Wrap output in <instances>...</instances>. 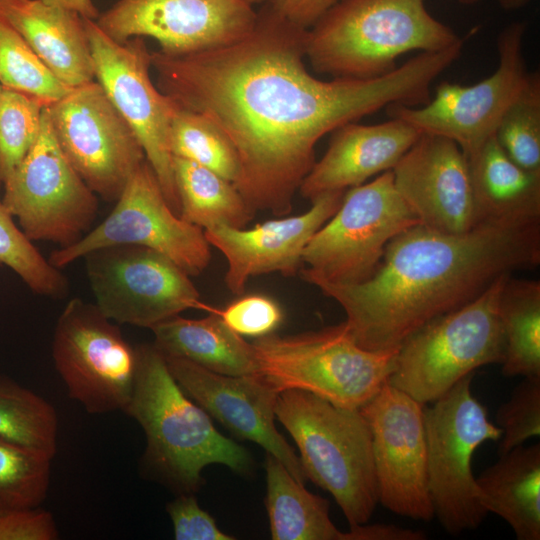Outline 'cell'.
Returning <instances> with one entry per match:
<instances>
[{
    "mask_svg": "<svg viewBox=\"0 0 540 540\" xmlns=\"http://www.w3.org/2000/svg\"><path fill=\"white\" fill-rule=\"evenodd\" d=\"M307 30L266 2L252 30L231 44L151 52L159 90L210 118L233 143L240 163L234 186L255 214L292 211L324 135L391 105L427 103L431 84L454 62L449 50L421 52L377 78L324 81L305 66Z\"/></svg>",
    "mask_w": 540,
    "mask_h": 540,
    "instance_id": "obj_1",
    "label": "cell"
},
{
    "mask_svg": "<svg viewBox=\"0 0 540 540\" xmlns=\"http://www.w3.org/2000/svg\"><path fill=\"white\" fill-rule=\"evenodd\" d=\"M539 262L540 224L478 225L464 234L418 224L387 244L368 280L314 286L343 308L357 345L388 352L428 322L476 299L499 277Z\"/></svg>",
    "mask_w": 540,
    "mask_h": 540,
    "instance_id": "obj_2",
    "label": "cell"
},
{
    "mask_svg": "<svg viewBox=\"0 0 540 540\" xmlns=\"http://www.w3.org/2000/svg\"><path fill=\"white\" fill-rule=\"evenodd\" d=\"M425 0H340L308 30L306 59L319 74L373 79L411 51L437 52L461 41Z\"/></svg>",
    "mask_w": 540,
    "mask_h": 540,
    "instance_id": "obj_3",
    "label": "cell"
},
{
    "mask_svg": "<svg viewBox=\"0 0 540 540\" xmlns=\"http://www.w3.org/2000/svg\"><path fill=\"white\" fill-rule=\"evenodd\" d=\"M136 352L135 384L123 412L145 433L147 463L182 493L196 491L203 469L211 464L247 473L252 465L249 452L214 427L174 379L155 345H138Z\"/></svg>",
    "mask_w": 540,
    "mask_h": 540,
    "instance_id": "obj_4",
    "label": "cell"
},
{
    "mask_svg": "<svg viewBox=\"0 0 540 540\" xmlns=\"http://www.w3.org/2000/svg\"><path fill=\"white\" fill-rule=\"evenodd\" d=\"M275 414L298 447L307 479L334 497L350 527L366 524L379 501L371 431L360 410L287 389Z\"/></svg>",
    "mask_w": 540,
    "mask_h": 540,
    "instance_id": "obj_5",
    "label": "cell"
},
{
    "mask_svg": "<svg viewBox=\"0 0 540 540\" xmlns=\"http://www.w3.org/2000/svg\"><path fill=\"white\" fill-rule=\"evenodd\" d=\"M499 277L468 304L428 322L398 348L388 383L416 401L433 403L487 364H502L505 341L498 316Z\"/></svg>",
    "mask_w": 540,
    "mask_h": 540,
    "instance_id": "obj_6",
    "label": "cell"
},
{
    "mask_svg": "<svg viewBox=\"0 0 540 540\" xmlns=\"http://www.w3.org/2000/svg\"><path fill=\"white\" fill-rule=\"evenodd\" d=\"M259 375L280 392L299 389L359 409L388 382L397 351L361 348L345 322L318 331L256 338Z\"/></svg>",
    "mask_w": 540,
    "mask_h": 540,
    "instance_id": "obj_7",
    "label": "cell"
},
{
    "mask_svg": "<svg viewBox=\"0 0 540 540\" xmlns=\"http://www.w3.org/2000/svg\"><path fill=\"white\" fill-rule=\"evenodd\" d=\"M473 373L424 407L430 500L443 528L452 535L476 529L489 513L472 472L476 449L498 441L502 430L473 396Z\"/></svg>",
    "mask_w": 540,
    "mask_h": 540,
    "instance_id": "obj_8",
    "label": "cell"
},
{
    "mask_svg": "<svg viewBox=\"0 0 540 540\" xmlns=\"http://www.w3.org/2000/svg\"><path fill=\"white\" fill-rule=\"evenodd\" d=\"M420 224L397 192L392 171L345 191L333 216L306 245L301 277L314 285L361 283L376 272L387 244Z\"/></svg>",
    "mask_w": 540,
    "mask_h": 540,
    "instance_id": "obj_9",
    "label": "cell"
},
{
    "mask_svg": "<svg viewBox=\"0 0 540 540\" xmlns=\"http://www.w3.org/2000/svg\"><path fill=\"white\" fill-rule=\"evenodd\" d=\"M3 188L4 206L32 242L71 246L91 230L98 213L97 195L61 151L46 105L34 145Z\"/></svg>",
    "mask_w": 540,
    "mask_h": 540,
    "instance_id": "obj_10",
    "label": "cell"
},
{
    "mask_svg": "<svg viewBox=\"0 0 540 540\" xmlns=\"http://www.w3.org/2000/svg\"><path fill=\"white\" fill-rule=\"evenodd\" d=\"M83 258L96 306L119 324L151 329L191 308L216 309L201 301L188 273L150 248L111 245Z\"/></svg>",
    "mask_w": 540,
    "mask_h": 540,
    "instance_id": "obj_11",
    "label": "cell"
},
{
    "mask_svg": "<svg viewBox=\"0 0 540 540\" xmlns=\"http://www.w3.org/2000/svg\"><path fill=\"white\" fill-rule=\"evenodd\" d=\"M52 358L68 395L91 414L124 411L135 384L136 347L96 304L71 299L59 315Z\"/></svg>",
    "mask_w": 540,
    "mask_h": 540,
    "instance_id": "obj_12",
    "label": "cell"
},
{
    "mask_svg": "<svg viewBox=\"0 0 540 540\" xmlns=\"http://www.w3.org/2000/svg\"><path fill=\"white\" fill-rule=\"evenodd\" d=\"M94 61L95 80L134 131L164 196L180 216L169 134L178 104L156 88L150 77L151 52L143 37L117 42L95 20L84 18Z\"/></svg>",
    "mask_w": 540,
    "mask_h": 540,
    "instance_id": "obj_13",
    "label": "cell"
},
{
    "mask_svg": "<svg viewBox=\"0 0 540 540\" xmlns=\"http://www.w3.org/2000/svg\"><path fill=\"white\" fill-rule=\"evenodd\" d=\"M526 25L513 22L497 37L499 64L487 78L472 85L441 82L430 100L420 106L391 105L387 113L420 133L455 142L465 156L478 151L494 137L500 120L525 85L523 44Z\"/></svg>",
    "mask_w": 540,
    "mask_h": 540,
    "instance_id": "obj_14",
    "label": "cell"
},
{
    "mask_svg": "<svg viewBox=\"0 0 540 540\" xmlns=\"http://www.w3.org/2000/svg\"><path fill=\"white\" fill-rule=\"evenodd\" d=\"M46 108L56 141L77 174L96 195L117 201L146 156L101 85L94 80L72 88Z\"/></svg>",
    "mask_w": 540,
    "mask_h": 540,
    "instance_id": "obj_15",
    "label": "cell"
},
{
    "mask_svg": "<svg viewBox=\"0 0 540 540\" xmlns=\"http://www.w3.org/2000/svg\"><path fill=\"white\" fill-rule=\"evenodd\" d=\"M119 244L157 251L190 276L201 274L211 260L203 229L172 210L147 160L132 174L111 213L75 244L54 250L48 260L61 269L93 250Z\"/></svg>",
    "mask_w": 540,
    "mask_h": 540,
    "instance_id": "obj_16",
    "label": "cell"
},
{
    "mask_svg": "<svg viewBox=\"0 0 540 540\" xmlns=\"http://www.w3.org/2000/svg\"><path fill=\"white\" fill-rule=\"evenodd\" d=\"M359 410L371 431L378 501L397 515L430 521L424 404L386 382Z\"/></svg>",
    "mask_w": 540,
    "mask_h": 540,
    "instance_id": "obj_17",
    "label": "cell"
},
{
    "mask_svg": "<svg viewBox=\"0 0 540 540\" xmlns=\"http://www.w3.org/2000/svg\"><path fill=\"white\" fill-rule=\"evenodd\" d=\"M256 18L244 0H118L95 22L117 42L150 37L159 51L183 55L241 39Z\"/></svg>",
    "mask_w": 540,
    "mask_h": 540,
    "instance_id": "obj_18",
    "label": "cell"
},
{
    "mask_svg": "<svg viewBox=\"0 0 540 540\" xmlns=\"http://www.w3.org/2000/svg\"><path fill=\"white\" fill-rule=\"evenodd\" d=\"M183 391L236 436L257 443L304 484L299 456L275 427L280 391L263 376L216 373L184 359L164 356Z\"/></svg>",
    "mask_w": 540,
    "mask_h": 540,
    "instance_id": "obj_19",
    "label": "cell"
},
{
    "mask_svg": "<svg viewBox=\"0 0 540 540\" xmlns=\"http://www.w3.org/2000/svg\"><path fill=\"white\" fill-rule=\"evenodd\" d=\"M391 171L421 225L446 234L477 226L468 160L452 140L421 133Z\"/></svg>",
    "mask_w": 540,
    "mask_h": 540,
    "instance_id": "obj_20",
    "label": "cell"
},
{
    "mask_svg": "<svg viewBox=\"0 0 540 540\" xmlns=\"http://www.w3.org/2000/svg\"><path fill=\"white\" fill-rule=\"evenodd\" d=\"M344 193H324L311 201V208L300 215L268 220L251 229L226 225L204 229L210 246L218 249L227 261L224 276L227 289L242 295L252 276L296 275L301 269L306 245L339 208Z\"/></svg>",
    "mask_w": 540,
    "mask_h": 540,
    "instance_id": "obj_21",
    "label": "cell"
},
{
    "mask_svg": "<svg viewBox=\"0 0 540 540\" xmlns=\"http://www.w3.org/2000/svg\"><path fill=\"white\" fill-rule=\"evenodd\" d=\"M420 135L396 117L373 125L347 123L333 131L327 151L298 191L313 201L324 193L359 186L374 175L392 170Z\"/></svg>",
    "mask_w": 540,
    "mask_h": 540,
    "instance_id": "obj_22",
    "label": "cell"
},
{
    "mask_svg": "<svg viewBox=\"0 0 540 540\" xmlns=\"http://www.w3.org/2000/svg\"><path fill=\"white\" fill-rule=\"evenodd\" d=\"M0 13L62 83L75 88L95 80L84 18L79 13L41 0H0Z\"/></svg>",
    "mask_w": 540,
    "mask_h": 540,
    "instance_id": "obj_23",
    "label": "cell"
},
{
    "mask_svg": "<svg viewBox=\"0 0 540 540\" xmlns=\"http://www.w3.org/2000/svg\"><path fill=\"white\" fill-rule=\"evenodd\" d=\"M466 157L477 226L540 224V175L515 164L495 137Z\"/></svg>",
    "mask_w": 540,
    "mask_h": 540,
    "instance_id": "obj_24",
    "label": "cell"
},
{
    "mask_svg": "<svg viewBox=\"0 0 540 540\" xmlns=\"http://www.w3.org/2000/svg\"><path fill=\"white\" fill-rule=\"evenodd\" d=\"M151 330L153 344L164 356L184 359L224 375L259 374L252 343L233 331L219 316L218 309L201 319L178 315Z\"/></svg>",
    "mask_w": 540,
    "mask_h": 540,
    "instance_id": "obj_25",
    "label": "cell"
},
{
    "mask_svg": "<svg viewBox=\"0 0 540 540\" xmlns=\"http://www.w3.org/2000/svg\"><path fill=\"white\" fill-rule=\"evenodd\" d=\"M265 470V503L273 540H374L373 525L340 531L329 517V502L309 492L270 454Z\"/></svg>",
    "mask_w": 540,
    "mask_h": 540,
    "instance_id": "obj_26",
    "label": "cell"
},
{
    "mask_svg": "<svg viewBox=\"0 0 540 540\" xmlns=\"http://www.w3.org/2000/svg\"><path fill=\"white\" fill-rule=\"evenodd\" d=\"M476 483L482 504L505 520L518 540L540 539V445L499 455Z\"/></svg>",
    "mask_w": 540,
    "mask_h": 540,
    "instance_id": "obj_27",
    "label": "cell"
},
{
    "mask_svg": "<svg viewBox=\"0 0 540 540\" xmlns=\"http://www.w3.org/2000/svg\"><path fill=\"white\" fill-rule=\"evenodd\" d=\"M180 217L200 228H245L254 218L234 184L190 160L173 156Z\"/></svg>",
    "mask_w": 540,
    "mask_h": 540,
    "instance_id": "obj_28",
    "label": "cell"
},
{
    "mask_svg": "<svg viewBox=\"0 0 540 540\" xmlns=\"http://www.w3.org/2000/svg\"><path fill=\"white\" fill-rule=\"evenodd\" d=\"M498 316L505 341L502 374L540 377V281L508 276Z\"/></svg>",
    "mask_w": 540,
    "mask_h": 540,
    "instance_id": "obj_29",
    "label": "cell"
},
{
    "mask_svg": "<svg viewBox=\"0 0 540 540\" xmlns=\"http://www.w3.org/2000/svg\"><path fill=\"white\" fill-rule=\"evenodd\" d=\"M58 419L53 406L33 391L0 376V440L55 455Z\"/></svg>",
    "mask_w": 540,
    "mask_h": 540,
    "instance_id": "obj_30",
    "label": "cell"
},
{
    "mask_svg": "<svg viewBox=\"0 0 540 540\" xmlns=\"http://www.w3.org/2000/svg\"><path fill=\"white\" fill-rule=\"evenodd\" d=\"M172 156L195 162L233 184L240 173L237 151L225 132L207 116L179 107L169 134Z\"/></svg>",
    "mask_w": 540,
    "mask_h": 540,
    "instance_id": "obj_31",
    "label": "cell"
},
{
    "mask_svg": "<svg viewBox=\"0 0 540 540\" xmlns=\"http://www.w3.org/2000/svg\"><path fill=\"white\" fill-rule=\"evenodd\" d=\"M54 455L0 440V511L37 508L45 500Z\"/></svg>",
    "mask_w": 540,
    "mask_h": 540,
    "instance_id": "obj_32",
    "label": "cell"
},
{
    "mask_svg": "<svg viewBox=\"0 0 540 540\" xmlns=\"http://www.w3.org/2000/svg\"><path fill=\"white\" fill-rule=\"evenodd\" d=\"M0 85L49 105L72 88L40 60L20 33L0 13Z\"/></svg>",
    "mask_w": 540,
    "mask_h": 540,
    "instance_id": "obj_33",
    "label": "cell"
},
{
    "mask_svg": "<svg viewBox=\"0 0 540 540\" xmlns=\"http://www.w3.org/2000/svg\"><path fill=\"white\" fill-rule=\"evenodd\" d=\"M506 155L522 169L540 175V75L528 79L503 114L494 135Z\"/></svg>",
    "mask_w": 540,
    "mask_h": 540,
    "instance_id": "obj_34",
    "label": "cell"
},
{
    "mask_svg": "<svg viewBox=\"0 0 540 540\" xmlns=\"http://www.w3.org/2000/svg\"><path fill=\"white\" fill-rule=\"evenodd\" d=\"M3 186L0 181V189ZM0 264L13 270L35 294L65 298L69 280L40 253L14 222L0 197Z\"/></svg>",
    "mask_w": 540,
    "mask_h": 540,
    "instance_id": "obj_35",
    "label": "cell"
},
{
    "mask_svg": "<svg viewBox=\"0 0 540 540\" xmlns=\"http://www.w3.org/2000/svg\"><path fill=\"white\" fill-rule=\"evenodd\" d=\"M45 104L22 93L0 91V181L11 176L34 145Z\"/></svg>",
    "mask_w": 540,
    "mask_h": 540,
    "instance_id": "obj_36",
    "label": "cell"
},
{
    "mask_svg": "<svg viewBox=\"0 0 540 540\" xmlns=\"http://www.w3.org/2000/svg\"><path fill=\"white\" fill-rule=\"evenodd\" d=\"M502 430L498 453L502 455L540 435V377H524L496 412Z\"/></svg>",
    "mask_w": 540,
    "mask_h": 540,
    "instance_id": "obj_37",
    "label": "cell"
},
{
    "mask_svg": "<svg viewBox=\"0 0 540 540\" xmlns=\"http://www.w3.org/2000/svg\"><path fill=\"white\" fill-rule=\"evenodd\" d=\"M218 314L237 334L255 338L273 333L283 320L280 305L262 294L242 296L218 309Z\"/></svg>",
    "mask_w": 540,
    "mask_h": 540,
    "instance_id": "obj_38",
    "label": "cell"
},
{
    "mask_svg": "<svg viewBox=\"0 0 540 540\" xmlns=\"http://www.w3.org/2000/svg\"><path fill=\"white\" fill-rule=\"evenodd\" d=\"M176 540H232L203 510L191 493H182L167 505Z\"/></svg>",
    "mask_w": 540,
    "mask_h": 540,
    "instance_id": "obj_39",
    "label": "cell"
},
{
    "mask_svg": "<svg viewBox=\"0 0 540 540\" xmlns=\"http://www.w3.org/2000/svg\"><path fill=\"white\" fill-rule=\"evenodd\" d=\"M58 537L49 511L37 507L0 513V540H55Z\"/></svg>",
    "mask_w": 540,
    "mask_h": 540,
    "instance_id": "obj_40",
    "label": "cell"
},
{
    "mask_svg": "<svg viewBox=\"0 0 540 540\" xmlns=\"http://www.w3.org/2000/svg\"><path fill=\"white\" fill-rule=\"evenodd\" d=\"M340 0H269L267 3L291 23L309 29Z\"/></svg>",
    "mask_w": 540,
    "mask_h": 540,
    "instance_id": "obj_41",
    "label": "cell"
},
{
    "mask_svg": "<svg viewBox=\"0 0 540 540\" xmlns=\"http://www.w3.org/2000/svg\"><path fill=\"white\" fill-rule=\"evenodd\" d=\"M46 4L63 7L79 13L83 18L96 20L99 12L92 0H41Z\"/></svg>",
    "mask_w": 540,
    "mask_h": 540,
    "instance_id": "obj_42",
    "label": "cell"
},
{
    "mask_svg": "<svg viewBox=\"0 0 540 540\" xmlns=\"http://www.w3.org/2000/svg\"><path fill=\"white\" fill-rule=\"evenodd\" d=\"M531 0H498L500 6L508 11L521 9L529 4Z\"/></svg>",
    "mask_w": 540,
    "mask_h": 540,
    "instance_id": "obj_43",
    "label": "cell"
},
{
    "mask_svg": "<svg viewBox=\"0 0 540 540\" xmlns=\"http://www.w3.org/2000/svg\"><path fill=\"white\" fill-rule=\"evenodd\" d=\"M463 5H474L480 2L481 0H458Z\"/></svg>",
    "mask_w": 540,
    "mask_h": 540,
    "instance_id": "obj_44",
    "label": "cell"
},
{
    "mask_svg": "<svg viewBox=\"0 0 540 540\" xmlns=\"http://www.w3.org/2000/svg\"><path fill=\"white\" fill-rule=\"evenodd\" d=\"M244 1H246L247 3L253 6L254 4H264L268 2L269 0H244Z\"/></svg>",
    "mask_w": 540,
    "mask_h": 540,
    "instance_id": "obj_45",
    "label": "cell"
},
{
    "mask_svg": "<svg viewBox=\"0 0 540 540\" xmlns=\"http://www.w3.org/2000/svg\"><path fill=\"white\" fill-rule=\"evenodd\" d=\"M1 89H2V86L0 85V91H1Z\"/></svg>",
    "mask_w": 540,
    "mask_h": 540,
    "instance_id": "obj_46",
    "label": "cell"
},
{
    "mask_svg": "<svg viewBox=\"0 0 540 540\" xmlns=\"http://www.w3.org/2000/svg\"><path fill=\"white\" fill-rule=\"evenodd\" d=\"M3 512V511H0V513Z\"/></svg>",
    "mask_w": 540,
    "mask_h": 540,
    "instance_id": "obj_47",
    "label": "cell"
}]
</instances>
